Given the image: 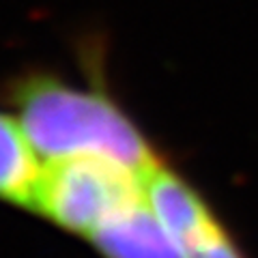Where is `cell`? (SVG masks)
<instances>
[{
  "instance_id": "1",
  "label": "cell",
  "mask_w": 258,
  "mask_h": 258,
  "mask_svg": "<svg viewBox=\"0 0 258 258\" xmlns=\"http://www.w3.org/2000/svg\"><path fill=\"white\" fill-rule=\"evenodd\" d=\"M3 97L43 161L99 157L140 176L164 161L101 80L71 82L54 71L30 69L11 78Z\"/></svg>"
},
{
  "instance_id": "2",
  "label": "cell",
  "mask_w": 258,
  "mask_h": 258,
  "mask_svg": "<svg viewBox=\"0 0 258 258\" xmlns=\"http://www.w3.org/2000/svg\"><path fill=\"white\" fill-rule=\"evenodd\" d=\"M144 196V176L110 159L43 161L32 213L88 239L114 213Z\"/></svg>"
},
{
  "instance_id": "3",
  "label": "cell",
  "mask_w": 258,
  "mask_h": 258,
  "mask_svg": "<svg viewBox=\"0 0 258 258\" xmlns=\"http://www.w3.org/2000/svg\"><path fill=\"white\" fill-rule=\"evenodd\" d=\"M86 241L101 258H187L172 232L153 213L147 196L120 209Z\"/></svg>"
},
{
  "instance_id": "4",
  "label": "cell",
  "mask_w": 258,
  "mask_h": 258,
  "mask_svg": "<svg viewBox=\"0 0 258 258\" xmlns=\"http://www.w3.org/2000/svg\"><path fill=\"white\" fill-rule=\"evenodd\" d=\"M43 159L13 112L0 110V203L32 211Z\"/></svg>"
},
{
  "instance_id": "5",
  "label": "cell",
  "mask_w": 258,
  "mask_h": 258,
  "mask_svg": "<svg viewBox=\"0 0 258 258\" xmlns=\"http://www.w3.org/2000/svg\"><path fill=\"white\" fill-rule=\"evenodd\" d=\"M183 249L187 258H247L222 220H217L203 235L191 239Z\"/></svg>"
}]
</instances>
